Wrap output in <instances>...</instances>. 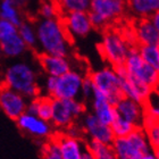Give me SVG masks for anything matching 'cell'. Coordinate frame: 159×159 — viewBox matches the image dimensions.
Returning <instances> with one entry per match:
<instances>
[{
    "mask_svg": "<svg viewBox=\"0 0 159 159\" xmlns=\"http://www.w3.org/2000/svg\"><path fill=\"white\" fill-rule=\"evenodd\" d=\"M38 48L41 53L68 57L72 39L67 33L61 16L51 20H39L35 23Z\"/></svg>",
    "mask_w": 159,
    "mask_h": 159,
    "instance_id": "obj_1",
    "label": "cell"
},
{
    "mask_svg": "<svg viewBox=\"0 0 159 159\" xmlns=\"http://www.w3.org/2000/svg\"><path fill=\"white\" fill-rule=\"evenodd\" d=\"M2 86L20 92L29 100L40 97L37 70L26 60H17L6 67L2 75Z\"/></svg>",
    "mask_w": 159,
    "mask_h": 159,
    "instance_id": "obj_2",
    "label": "cell"
},
{
    "mask_svg": "<svg viewBox=\"0 0 159 159\" xmlns=\"http://www.w3.org/2000/svg\"><path fill=\"white\" fill-rule=\"evenodd\" d=\"M133 46L123 37L119 27H108L103 30L98 44V50L105 61L113 67L123 66L129 57Z\"/></svg>",
    "mask_w": 159,
    "mask_h": 159,
    "instance_id": "obj_3",
    "label": "cell"
},
{
    "mask_svg": "<svg viewBox=\"0 0 159 159\" xmlns=\"http://www.w3.org/2000/svg\"><path fill=\"white\" fill-rule=\"evenodd\" d=\"M111 146L118 159H142L152 150L143 127H136L129 136L116 138Z\"/></svg>",
    "mask_w": 159,
    "mask_h": 159,
    "instance_id": "obj_4",
    "label": "cell"
},
{
    "mask_svg": "<svg viewBox=\"0 0 159 159\" xmlns=\"http://www.w3.org/2000/svg\"><path fill=\"white\" fill-rule=\"evenodd\" d=\"M89 77L92 80L96 90L105 94L113 105L116 106L124 98L120 77L115 67L110 65L100 67L98 70H92L89 74Z\"/></svg>",
    "mask_w": 159,
    "mask_h": 159,
    "instance_id": "obj_5",
    "label": "cell"
},
{
    "mask_svg": "<svg viewBox=\"0 0 159 159\" xmlns=\"http://www.w3.org/2000/svg\"><path fill=\"white\" fill-rule=\"evenodd\" d=\"M85 111L86 107L82 100L52 99L51 124L55 129L65 131L70 125H73L75 119L84 116Z\"/></svg>",
    "mask_w": 159,
    "mask_h": 159,
    "instance_id": "obj_6",
    "label": "cell"
},
{
    "mask_svg": "<svg viewBox=\"0 0 159 159\" xmlns=\"http://www.w3.org/2000/svg\"><path fill=\"white\" fill-rule=\"evenodd\" d=\"M124 66L131 76L149 86L152 91H159V72L142 59L138 47L132 48Z\"/></svg>",
    "mask_w": 159,
    "mask_h": 159,
    "instance_id": "obj_7",
    "label": "cell"
},
{
    "mask_svg": "<svg viewBox=\"0 0 159 159\" xmlns=\"http://www.w3.org/2000/svg\"><path fill=\"white\" fill-rule=\"evenodd\" d=\"M88 75H84L77 68H72L68 73L56 79L55 89L50 98L63 100L80 99L83 82Z\"/></svg>",
    "mask_w": 159,
    "mask_h": 159,
    "instance_id": "obj_8",
    "label": "cell"
},
{
    "mask_svg": "<svg viewBox=\"0 0 159 159\" xmlns=\"http://www.w3.org/2000/svg\"><path fill=\"white\" fill-rule=\"evenodd\" d=\"M129 10V0H91L90 10L101 17L107 26L116 24Z\"/></svg>",
    "mask_w": 159,
    "mask_h": 159,
    "instance_id": "obj_9",
    "label": "cell"
},
{
    "mask_svg": "<svg viewBox=\"0 0 159 159\" xmlns=\"http://www.w3.org/2000/svg\"><path fill=\"white\" fill-rule=\"evenodd\" d=\"M16 124L22 132L35 139L49 140L53 136V125L51 122H47L27 111L17 119Z\"/></svg>",
    "mask_w": 159,
    "mask_h": 159,
    "instance_id": "obj_10",
    "label": "cell"
},
{
    "mask_svg": "<svg viewBox=\"0 0 159 159\" xmlns=\"http://www.w3.org/2000/svg\"><path fill=\"white\" fill-rule=\"evenodd\" d=\"M115 68H116L117 73L120 77L122 91L124 97L129 98V99L135 100L138 102L146 103L150 98V96L152 94V90L150 89L149 86H147L146 84H143L142 82H140L135 77L131 76L127 73L124 65L115 67Z\"/></svg>",
    "mask_w": 159,
    "mask_h": 159,
    "instance_id": "obj_11",
    "label": "cell"
},
{
    "mask_svg": "<svg viewBox=\"0 0 159 159\" xmlns=\"http://www.w3.org/2000/svg\"><path fill=\"white\" fill-rule=\"evenodd\" d=\"M81 126L84 131V135H86L89 141L113 144L116 139L111 129V126L99 120L92 113H86L83 116Z\"/></svg>",
    "mask_w": 159,
    "mask_h": 159,
    "instance_id": "obj_12",
    "label": "cell"
},
{
    "mask_svg": "<svg viewBox=\"0 0 159 159\" xmlns=\"http://www.w3.org/2000/svg\"><path fill=\"white\" fill-rule=\"evenodd\" d=\"M29 99L20 92H16L9 88H5L0 91V107L2 113L9 119L17 120L24 113L27 111Z\"/></svg>",
    "mask_w": 159,
    "mask_h": 159,
    "instance_id": "obj_13",
    "label": "cell"
},
{
    "mask_svg": "<svg viewBox=\"0 0 159 159\" xmlns=\"http://www.w3.org/2000/svg\"><path fill=\"white\" fill-rule=\"evenodd\" d=\"M61 20L72 41L84 39L94 29L90 20L89 11H73L61 15Z\"/></svg>",
    "mask_w": 159,
    "mask_h": 159,
    "instance_id": "obj_14",
    "label": "cell"
},
{
    "mask_svg": "<svg viewBox=\"0 0 159 159\" xmlns=\"http://www.w3.org/2000/svg\"><path fill=\"white\" fill-rule=\"evenodd\" d=\"M53 136L63 159H80L88 150V142H84L81 138H73L65 132L57 133Z\"/></svg>",
    "mask_w": 159,
    "mask_h": 159,
    "instance_id": "obj_15",
    "label": "cell"
},
{
    "mask_svg": "<svg viewBox=\"0 0 159 159\" xmlns=\"http://www.w3.org/2000/svg\"><path fill=\"white\" fill-rule=\"evenodd\" d=\"M117 116L122 117L131 122L136 127H142L146 118V106L142 102H138L135 100L123 98L116 106Z\"/></svg>",
    "mask_w": 159,
    "mask_h": 159,
    "instance_id": "obj_16",
    "label": "cell"
},
{
    "mask_svg": "<svg viewBox=\"0 0 159 159\" xmlns=\"http://www.w3.org/2000/svg\"><path fill=\"white\" fill-rule=\"evenodd\" d=\"M38 60H39L40 67L47 74V76L59 77L64 74L68 73L73 68L72 61L68 57L41 53Z\"/></svg>",
    "mask_w": 159,
    "mask_h": 159,
    "instance_id": "obj_17",
    "label": "cell"
},
{
    "mask_svg": "<svg viewBox=\"0 0 159 159\" xmlns=\"http://www.w3.org/2000/svg\"><path fill=\"white\" fill-rule=\"evenodd\" d=\"M91 113L107 125H111L117 117L115 105H113L108 98L98 90H96L91 99Z\"/></svg>",
    "mask_w": 159,
    "mask_h": 159,
    "instance_id": "obj_18",
    "label": "cell"
},
{
    "mask_svg": "<svg viewBox=\"0 0 159 159\" xmlns=\"http://www.w3.org/2000/svg\"><path fill=\"white\" fill-rule=\"evenodd\" d=\"M136 42L139 46H159V32L150 18H140L133 22Z\"/></svg>",
    "mask_w": 159,
    "mask_h": 159,
    "instance_id": "obj_19",
    "label": "cell"
},
{
    "mask_svg": "<svg viewBox=\"0 0 159 159\" xmlns=\"http://www.w3.org/2000/svg\"><path fill=\"white\" fill-rule=\"evenodd\" d=\"M0 49H1V53L6 58L16 59L25 53L27 46L20 38V34L17 33L9 38L0 40Z\"/></svg>",
    "mask_w": 159,
    "mask_h": 159,
    "instance_id": "obj_20",
    "label": "cell"
},
{
    "mask_svg": "<svg viewBox=\"0 0 159 159\" xmlns=\"http://www.w3.org/2000/svg\"><path fill=\"white\" fill-rule=\"evenodd\" d=\"M129 11L135 20L150 18L159 11V0H129Z\"/></svg>",
    "mask_w": 159,
    "mask_h": 159,
    "instance_id": "obj_21",
    "label": "cell"
},
{
    "mask_svg": "<svg viewBox=\"0 0 159 159\" xmlns=\"http://www.w3.org/2000/svg\"><path fill=\"white\" fill-rule=\"evenodd\" d=\"M27 113L37 115L47 122H51L52 117V98L47 96H40L32 100H29Z\"/></svg>",
    "mask_w": 159,
    "mask_h": 159,
    "instance_id": "obj_22",
    "label": "cell"
},
{
    "mask_svg": "<svg viewBox=\"0 0 159 159\" xmlns=\"http://www.w3.org/2000/svg\"><path fill=\"white\" fill-rule=\"evenodd\" d=\"M0 17L1 20L11 22L13 24L20 26L23 23V16L20 11V8L15 5L13 0H1L0 3Z\"/></svg>",
    "mask_w": 159,
    "mask_h": 159,
    "instance_id": "obj_23",
    "label": "cell"
},
{
    "mask_svg": "<svg viewBox=\"0 0 159 159\" xmlns=\"http://www.w3.org/2000/svg\"><path fill=\"white\" fill-rule=\"evenodd\" d=\"M88 150L92 153L94 159H118L111 144L88 141Z\"/></svg>",
    "mask_w": 159,
    "mask_h": 159,
    "instance_id": "obj_24",
    "label": "cell"
},
{
    "mask_svg": "<svg viewBox=\"0 0 159 159\" xmlns=\"http://www.w3.org/2000/svg\"><path fill=\"white\" fill-rule=\"evenodd\" d=\"M61 15L73 11H89L91 0H55Z\"/></svg>",
    "mask_w": 159,
    "mask_h": 159,
    "instance_id": "obj_25",
    "label": "cell"
},
{
    "mask_svg": "<svg viewBox=\"0 0 159 159\" xmlns=\"http://www.w3.org/2000/svg\"><path fill=\"white\" fill-rule=\"evenodd\" d=\"M18 34L23 39L27 48H34L38 47V34L35 24L24 20L18 26Z\"/></svg>",
    "mask_w": 159,
    "mask_h": 159,
    "instance_id": "obj_26",
    "label": "cell"
},
{
    "mask_svg": "<svg viewBox=\"0 0 159 159\" xmlns=\"http://www.w3.org/2000/svg\"><path fill=\"white\" fill-rule=\"evenodd\" d=\"M142 127L146 131L152 150L159 149V120H156L146 115Z\"/></svg>",
    "mask_w": 159,
    "mask_h": 159,
    "instance_id": "obj_27",
    "label": "cell"
},
{
    "mask_svg": "<svg viewBox=\"0 0 159 159\" xmlns=\"http://www.w3.org/2000/svg\"><path fill=\"white\" fill-rule=\"evenodd\" d=\"M40 20H51L61 16L60 9L55 0H41L38 8Z\"/></svg>",
    "mask_w": 159,
    "mask_h": 159,
    "instance_id": "obj_28",
    "label": "cell"
},
{
    "mask_svg": "<svg viewBox=\"0 0 159 159\" xmlns=\"http://www.w3.org/2000/svg\"><path fill=\"white\" fill-rule=\"evenodd\" d=\"M138 48L142 59L159 72V46H139Z\"/></svg>",
    "mask_w": 159,
    "mask_h": 159,
    "instance_id": "obj_29",
    "label": "cell"
},
{
    "mask_svg": "<svg viewBox=\"0 0 159 159\" xmlns=\"http://www.w3.org/2000/svg\"><path fill=\"white\" fill-rule=\"evenodd\" d=\"M111 129L114 132L115 138H125L129 136L131 133L136 129V126L132 124L131 122L126 120V119L122 118V117L117 116L115 120L111 124Z\"/></svg>",
    "mask_w": 159,
    "mask_h": 159,
    "instance_id": "obj_30",
    "label": "cell"
},
{
    "mask_svg": "<svg viewBox=\"0 0 159 159\" xmlns=\"http://www.w3.org/2000/svg\"><path fill=\"white\" fill-rule=\"evenodd\" d=\"M41 156H42V159H63L55 136L47 140V142L42 146Z\"/></svg>",
    "mask_w": 159,
    "mask_h": 159,
    "instance_id": "obj_31",
    "label": "cell"
},
{
    "mask_svg": "<svg viewBox=\"0 0 159 159\" xmlns=\"http://www.w3.org/2000/svg\"><path fill=\"white\" fill-rule=\"evenodd\" d=\"M144 106L147 116L159 120V91H153Z\"/></svg>",
    "mask_w": 159,
    "mask_h": 159,
    "instance_id": "obj_32",
    "label": "cell"
},
{
    "mask_svg": "<svg viewBox=\"0 0 159 159\" xmlns=\"http://www.w3.org/2000/svg\"><path fill=\"white\" fill-rule=\"evenodd\" d=\"M18 33V26L11 22L5 20H0V40L9 38L14 34Z\"/></svg>",
    "mask_w": 159,
    "mask_h": 159,
    "instance_id": "obj_33",
    "label": "cell"
},
{
    "mask_svg": "<svg viewBox=\"0 0 159 159\" xmlns=\"http://www.w3.org/2000/svg\"><path fill=\"white\" fill-rule=\"evenodd\" d=\"M119 30L122 32L123 37L125 38L126 41L133 47H138V42H136V35H135V30L133 24H124L123 26L119 27Z\"/></svg>",
    "mask_w": 159,
    "mask_h": 159,
    "instance_id": "obj_34",
    "label": "cell"
},
{
    "mask_svg": "<svg viewBox=\"0 0 159 159\" xmlns=\"http://www.w3.org/2000/svg\"><path fill=\"white\" fill-rule=\"evenodd\" d=\"M96 92V86L93 84L92 80L90 79L89 75L85 77L82 85V91H81V98L83 99H92L93 94Z\"/></svg>",
    "mask_w": 159,
    "mask_h": 159,
    "instance_id": "obj_35",
    "label": "cell"
},
{
    "mask_svg": "<svg viewBox=\"0 0 159 159\" xmlns=\"http://www.w3.org/2000/svg\"><path fill=\"white\" fill-rule=\"evenodd\" d=\"M63 132H65L66 134H68V135H70V136H73V138H81V139H82V136L84 135V131H83L82 126L75 125V124L70 125L68 129H66L65 131H63Z\"/></svg>",
    "mask_w": 159,
    "mask_h": 159,
    "instance_id": "obj_36",
    "label": "cell"
},
{
    "mask_svg": "<svg viewBox=\"0 0 159 159\" xmlns=\"http://www.w3.org/2000/svg\"><path fill=\"white\" fill-rule=\"evenodd\" d=\"M150 20L152 22V24L155 25V27H156L159 32V11H157L156 14H153L152 16L150 17Z\"/></svg>",
    "mask_w": 159,
    "mask_h": 159,
    "instance_id": "obj_37",
    "label": "cell"
},
{
    "mask_svg": "<svg viewBox=\"0 0 159 159\" xmlns=\"http://www.w3.org/2000/svg\"><path fill=\"white\" fill-rule=\"evenodd\" d=\"M13 1L15 2V5H16L20 9L25 8V7L29 5V2H30V0H13Z\"/></svg>",
    "mask_w": 159,
    "mask_h": 159,
    "instance_id": "obj_38",
    "label": "cell"
},
{
    "mask_svg": "<svg viewBox=\"0 0 159 159\" xmlns=\"http://www.w3.org/2000/svg\"><path fill=\"white\" fill-rule=\"evenodd\" d=\"M142 159H157V156H156V153H155V151L151 150L149 152H147L146 155L142 157Z\"/></svg>",
    "mask_w": 159,
    "mask_h": 159,
    "instance_id": "obj_39",
    "label": "cell"
},
{
    "mask_svg": "<svg viewBox=\"0 0 159 159\" xmlns=\"http://www.w3.org/2000/svg\"><path fill=\"white\" fill-rule=\"evenodd\" d=\"M80 159H94V157L92 156V153L90 152L89 150H86L85 152L83 153V156L81 157Z\"/></svg>",
    "mask_w": 159,
    "mask_h": 159,
    "instance_id": "obj_40",
    "label": "cell"
},
{
    "mask_svg": "<svg viewBox=\"0 0 159 159\" xmlns=\"http://www.w3.org/2000/svg\"><path fill=\"white\" fill-rule=\"evenodd\" d=\"M153 151H155V153H156L157 159H159V149H157V150H153Z\"/></svg>",
    "mask_w": 159,
    "mask_h": 159,
    "instance_id": "obj_41",
    "label": "cell"
}]
</instances>
